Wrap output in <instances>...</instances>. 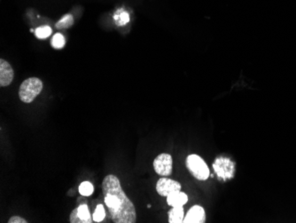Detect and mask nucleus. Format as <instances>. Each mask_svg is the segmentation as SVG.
I'll return each mask as SVG.
<instances>
[{
    "mask_svg": "<svg viewBox=\"0 0 296 223\" xmlns=\"http://www.w3.org/2000/svg\"><path fill=\"white\" fill-rule=\"evenodd\" d=\"M74 24V18L71 14H66L62 17L56 24L55 28L57 29H64V28H70Z\"/></svg>",
    "mask_w": 296,
    "mask_h": 223,
    "instance_id": "f8f14e48",
    "label": "nucleus"
},
{
    "mask_svg": "<svg viewBox=\"0 0 296 223\" xmlns=\"http://www.w3.org/2000/svg\"><path fill=\"white\" fill-rule=\"evenodd\" d=\"M65 38L60 33H56L52 39V46L53 48L61 49L64 47Z\"/></svg>",
    "mask_w": 296,
    "mask_h": 223,
    "instance_id": "2eb2a0df",
    "label": "nucleus"
},
{
    "mask_svg": "<svg viewBox=\"0 0 296 223\" xmlns=\"http://www.w3.org/2000/svg\"><path fill=\"white\" fill-rule=\"evenodd\" d=\"M186 167L192 176L200 181H206L209 177V169L204 160L198 155H190L186 158Z\"/></svg>",
    "mask_w": 296,
    "mask_h": 223,
    "instance_id": "7ed1b4c3",
    "label": "nucleus"
},
{
    "mask_svg": "<svg viewBox=\"0 0 296 223\" xmlns=\"http://www.w3.org/2000/svg\"><path fill=\"white\" fill-rule=\"evenodd\" d=\"M94 191V188L93 185L90 182H84V183H81L80 186H79V192L82 196L84 197H89V196L92 195Z\"/></svg>",
    "mask_w": 296,
    "mask_h": 223,
    "instance_id": "4468645a",
    "label": "nucleus"
},
{
    "mask_svg": "<svg viewBox=\"0 0 296 223\" xmlns=\"http://www.w3.org/2000/svg\"><path fill=\"white\" fill-rule=\"evenodd\" d=\"M206 222V214L203 207L200 206L192 207L186 216L184 217L183 223H204Z\"/></svg>",
    "mask_w": 296,
    "mask_h": 223,
    "instance_id": "1a4fd4ad",
    "label": "nucleus"
},
{
    "mask_svg": "<svg viewBox=\"0 0 296 223\" xmlns=\"http://www.w3.org/2000/svg\"><path fill=\"white\" fill-rule=\"evenodd\" d=\"M102 192L105 204L114 223H136V209L125 194L118 177L114 175L106 176L102 183Z\"/></svg>",
    "mask_w": 296,
    "mask_h": 223,
    "instance_id": "f257e3e1",
    "label": "nucleus"
},
{
    "mask_svg": "<svg viewBox=\"0 0 296 223\" xmlns=\"http://www.w3.org/2000/svg\"><path fill=\"white\" fill-rule=\"evenodd\" d=\"M188 201V197L187 195L181 192V191H175L170 193L167 197V203L170 207H183Z\"/></svg>",
    "mask_w": 296,
    "mask_h": 223,
    "instance_id": "9d476101",
    "label": "nucleus"
},
{
    "mask_svg": "<svg viewBox=\"0 0 296 223\" xmlns=\"http://www.w3.org/2000/svg\"><path fill=\"white\" fill-rule=\"evenodd\" d=\"M71 223H92V219L91 214L89 212L87 205H81L73 210L70 215V222Z\"/></svg>",
    "mask_w": 296,
    "mask_h": 223,
    "instance_id": "0eeeda50",
    "label": "nucleus"
},
{
    "mask_svg": "<svg viewBox=\"0 0 296 223\" xmlns=\"http://www.w3.org/2000/svg\"><path fill=\"white\" fill-rule=\"evenodd\" d=\"M168 223H183L184 221V208L183 207H174L168 212Z\"/></svg>",
    "mask_w": 296,
    "mask_h": 223,
    "instance_id": "9b49d317",
    "label": "nucleus"
},
{
    "mask_svg": "<svg viewBox=\"0 0 296 223\" xmlns=\"http://www.w3.org/2000/svg\"><path fill=\"white\" fill-rule=\"evenodd\" d=\"M26 220L21 218L20 216H12L9 219L8 223H27Z\"/></svg>",
    "mask_w": 296,
    "mask_h": 223,
    "instance_id": "a211bd4d",
    "label": "nucleus"
},
{
    "mask_svg": "<svg viewBox=\"0 0 296 223\" xmlns=\"http://www.w3.org/2000/svg\"><path fill=\"white\" fill-rule=\"evenodd\" d=\"M43 90V82L37 77H29L21 83L19 97L24 103L32 102Z\"/></svg>",
    "mask_w": 296,
    "mask_h": 223,
    "instance_id": "f03ea898",
    "label": "nucleus"
},
{
    "mask_svg": "<svg viewBox=\"0 0 296 223\" xmlns=\"http://www.w3.org/2000/svg\"><path fill=\"white\" fill-rule=\"evenodd\" d=\"M51 34H52V28L46 25L41 26L35 30V35L39 39H44V38L48 37Z\"/></svg>",
    "mask_w": 296,
    "mask_h": 223,
    "instance_id": "ddd939ff",
    "label": "nucleus"
},
{
    "mask_svg": "<svg viewBox=\"0 0 296 223\" xmlns=\"http://www.w3.org/2000/svg\"><path fill=\"white\" fill-rule=\"evenodd\" d=\"M115 19L116 20V24L122 25L126 24L127 22H129V20H130V16H129L128 13L127 12H122L119 14V16L118 15H116L115 16Z\"/></svg>",
    "mask_w": 296,
    "mask_h": 223,
    "instance_id": "f3484780",
    "label": "nucleus"
},
{
    "mask_svg": "<svg viewBox=\"0 0 296 223\" xmlns=\"http://www.w3.org/2000/svg\"><path fill=\"white\" fill-rule=\"evenodd\" d=\"M172 157L167 153H162L157 157L153 161V168L157 175L161 177H168L172 174Z\"/></svg>",
    "mask_w": 296,
    "mask_h": 223,
    "instance_id": "39448f33",
    "label": "nucleus"
},
{
    "mask_svg": "<svg viewBox=\"0 0 296 223\" xmlns=\"http://www.w3.org/2000/svg\"><path fill=\"white\" fill-rule=\"evenodd\" d=\"M156 191L157 193L161 197H168L172 192L180 191L181 184L171 179L162 177L157 182Z\"/></svg>",
    "mask_w": 296,
    "mask_h": 223,
    "instance_id": "423d86ee",
    "label": "nucleus"
},
{
    "mask_svg": "<svg viewBox=\"0 0 296 223\" xmlns=\"http://www.w3.org/2000/svg\"><path fill=\"white\" fill-rule=\"evenodd\" d=\"M13 70L12 66L10 65L8 61H4V59L0 60V85L2 87L8 86L13 79Z\"/></svg>",
    "mask_w": 296,
    "mask_h": 223,
    "instance_id": "6e6552de",
    "label": "nucleus"
},
{
    "mask_svg": "<svg viewBox=\"0 0 296 223\" xmlns=\"http://www.w3.org/2000/svg\"><path fill=\"white\" fill-rule=\"evenodd\" d=\"M213 168L220 180H231L234 176L235 165L230 158H216V161L213 164Z\"/></svg>",
    "mask_w": 296,
    "mask_h": 223,
    "instance_id": "20e7f679",
    "label": "nucleus"
},
{
    "mask_svg": "<svg viewBox=\"0 0 296 223\" xmlns=\"http://www.w3.org/2000/svg\"><path fill=\"white\" fill-rule=\"evenodd\" d=\"M105 216H106V213H105L104 207L102 205H99L93 214V221L96 223H101L104 220Z\"/></svg>",
    "mask_w": 296,
    "mask_h": 223,
    "instance_id": "dca6fc26",
    "label": "nucleus"
}]
</instances>
